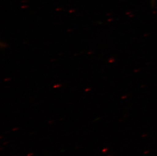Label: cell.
I'll use <instances>...</instances> for the list:
<instances>
[{"mask_svg":"<svg viewBox=\"0 0 157 156\" xmlns=\"http://www.w3.org/2000/svg\"><path fill=\"white\" fill-rule=\"evenodd\" d=\"M18 130V128H17V127H15V128H14L12 129V131H17V130Z\"/></svg>","mask_w":157,"mask_h":156,"instance_id":"obj_1","label":"cell"},{"mask_svg":"<svg viewBox=\"0 0 157 156\" xmlns=\"http://www.w3.org/2000/svg\"><path fill=\"white\" fill-rule=\"evenodd\" d=\"M34 155V154L32 153H29L27 155V156H33V155Z\"/></svg>","mask_w":157,"mask_h":156,"instance_id":"obj_2","label":"cell"},{"mask_svg":"<svg viewBox=\"0 0 157 156\" xmlns=\"http://www.w3.org/2000/svg\"><path fill=\"white\" fill-rule=\"evenodd\" d=\"M53 123V121H49V122H48V123H49V124H52V123Z\"/></svg>","mask_w":157,"mask_h":156,"instance_id":"obj_3","label":"cell"},{"mask_svg":"<svg viewBox=\"0 0 157 156\" xmlns=\"http://www.w3.org/2000/svg\"><path fill=\"white\" fill-rule=\"evenodd\" d=\"M8 143V142L6 141V142H5V143H3V144H7Z\"/></svg>","mask_w":157,"mask_h":156,"instance_id":"obj_4","label":"cell"},{"mask_svg":"<svg viewBox=\"0 0 157 156\" xmlns=\"http://www.w3.org/2000/svg\"></svg>","mask_w":157,"mask_h":156,"instance_id":"obj_5","label":"cell"}]
</instances>
